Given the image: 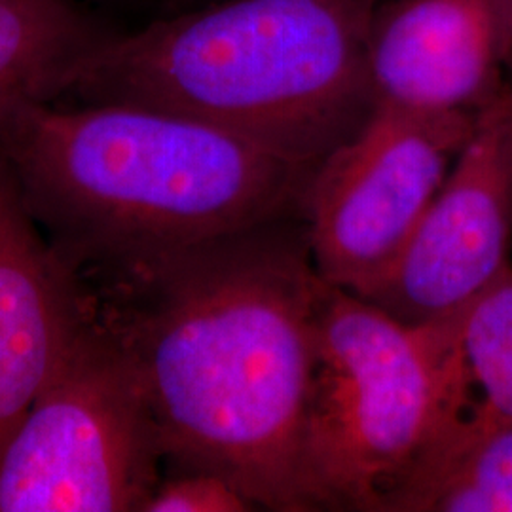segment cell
<instances>
[{
    "label": "cell",
    "mask_w": 512,
    "mask_h": 512,
    "mask_svg": "<svg viewBox=\"0 0 512 512\" xmlns=\"http://www.w3.org/2000/svg\"><path fill=\"white\" fill-rule=\"evenodd\" d=\"M95 319L126 349L164 461L275 512L321 511L308 414L325 279L304 215L133 256Z\"/></svg>",
    "instance_id": "6da1fadb"
},
{
    "label": "cell",
    "mask_w": 512,
    "mask_h": 512,
    "mask_svg": "<svg viewBox=\"0 0 512 512\" xmlns=\"http://www.w3.org/2000/svg\"><path fill=\"white\" fill-rule=\"evenodd\" d=\"M0 152L74 270L300 215L315 171L234 131L131 103L19 99L0 116Z\"/></svg>",
    "instance_id": "7a4b0ae2"
},
{
    "label": "cell",
    "mask_w": 512,
    "mask_h": 512,
    "mask_svg": "<svg viewBox=\"0 0 512 512\" xmlns=\"http://www.w3.org/2000/svg\"><path fill=\"white\" fill-rule=\"evenodd\" d=\"M380 2L213 0L114 33L61 95L177 112L317 167L376 107L368 38Z\"/></svg>",
    "instance_id": "3957f363"
},
{
    "label": "cell",
    "mask_w": 512,
    "mask_h": 512,
    "mask_svg": "<svg viewBox=\"0 0 512 512\" xmlns=\"http://www.w3.org/2000/svg\"><path fill=\"white\" fill-rule=\"evenodd\" d=\"M454 319L406 325L325 281L306 437L321 511L387 512L433 450Z\"/></svg>",
    "instance_id": "277c9868"
},
{
    "label": "cell",
    "mask_w": 512,
    "mask_h": 512,
    "mask_svg": "<svg viewBox=\"0 0 512 512\" xmlns=\"http://www.w3.org/2000/svg\"><path fill=\"white\" fill-rule=\"evenodd\" d=\"M162 461L128 353L93 317L0 454V512L145 511Z\"/></svg>",
    "instance_id": "5b68a950"
},
{
    "label": "cell",
    "mask_w": 512,
    "mask_h": 512,
    "mask_svg": "<svg viewBox=\"0 0 512 512\" xmlns=\"http://www.w3.org/2000/svg\"><path fill=\"white\" fill-rule=\"evenodd\" d=\"M476 114L376 103L315 167L304 194L311 260L325 281L363 294L401 256L467 143Z\"/></svg>",
    "instance_id": "8992f818"
},
{
    "label": "cell",
    "mask_w": 512,
    "mask_h": 512,
    "mask_svg": "<svg viewBox=\"0 0 512 512\" xmlns=\"http://www.w3.org/2000/svg\"><path fill=\"white\" fill-rule=\"evenodd\" d=\"M512 82L475 126L395 264L357 294L406 325L463 310L511 266Z\"/></svg>",
    "instance_id": "52a82bcc"
},
{
    "label": "cell",
    "mask_w": 512,
    "mask_h": 512,
    "mask_svg": "<svg viewBox=\"0 0 512 512\" xmlns=\"http://www.w3.org/2000/svg\"><path fill=\"white\" fill-rule=\"evenodd\" d=\"M376 103L478 114L512 82V0H391L368 38Z\"/></svg>",
    "instance_id": "ba28073f"
},
{
    "label": "cell",
    "mask_w": 512,
    "mask_h": 512,
    "mask_svg": "<svg viewBox=\"0 0 512 512\" xmlns=\"http://www.w3.org/2000/svg\"><path fill=\"white\" fill-rule=\"evenodd\" d=\"M92 319L80 277L44 241L0 152V454Z\"/></svg>",
    "instance_id": "9c48e42d"
},
{
    "label": "cell",
    "mask_w": 512,
    "mask_h": 512,
    "mask_svg": "<svg viewBox=\"0 0 512 512\" xmlns=\"http://www.w3.org/2000/svg\"><path fill=\"white\" fill-rule=\"evenodd\" d=\"M512 425V264L456 313L446 427L416 475L469 440Z\"/></svg>",
    "instance_id": "30bf717a"
},
{
    "label": "cell",
    "mask_w": 512,
    "mask_h": 512,
    "mask_svg": "<svg viewBox=\"0 0 512 512\" xmlns=\"http://www.w3.org/2000/svg\"><path fill=\"white\" fill-rule=\"evenodd\" d=\"M112 35L76 0H0V116L19 99L55 101Z\"/></svg>",
    "instance_id": "8fae6325"
},
{
    "label": "cell",
    "mask_w": 512,
    "mask_h": 512,
    "mask_svg": "<svg viewBox=\"0 0 512 512\" xmlns=\"http://www.w3.org/2000/svg\"><path fill=\"white\" fill-rule=\"evenodd\" d=\"M389 512H512V425L469 440L425 469Z\"/></svg>",
    "instance_id": "7c38bea8"
},
{
    "label": "cell",
    "mask_w": 512,
    "mask_h": 512,
    "mask_svg": "<svg viewBox=\"0 0 512 512\" xmlns=\"http://www.w3.org/2000/svg\"><path fill=\"white\" fill-rule=\"evenodd\" d=\"M253 499L236 484L213 473L175 471L160 480L143 512H251Z\"/></svg>",
    "instance_id": "4fadbf2b"
},
{
    "label": "cell",
    "mask_w": 512,
    "mask_h": 512,
    "mask_svg": "<svg viewBox=\"0 0 512 512\" xmlns=\"http://www.w3.org/2000/svg\"><path fill=\"white\" fill-rule=\"evenodd\" d=\"M99 2H109V0H99Z\"/></svg>",
    "instance_id": "5bb4252c"
}]
</instances>
